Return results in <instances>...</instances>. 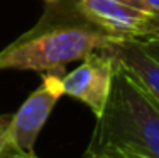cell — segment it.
<instances>
[{
    "instance_id": "obj_1",
    "label": "cell",
    "mask_w": 159,
    "mask_h": 158,
    "mask_svg": "<svg viewBox=\"0 0 159 158\" xmlns=\"http://www.w3.org/2000/svg\"><path fill=\"white\" fill-rule=\"evenodd\" d=\"M120 37L105 32L78 12L76 5L61 9L49 3L39 22L0 51L2 70H27L61 75L64 66L85 60L90 53L108 50Z\"/></svg>"
},
{
    "instance_id": "obj_2",
    "label": "cell",
    "mask_w": 159,
    "mask_h": 158,
    "mask_svg": "<svg viewBox=\"0 0 159 158\" xmlns=\"http://www.w3.org/2000/svg\"><path fill=\"white\" fill-rule=\"evenodd\" d=\"M100 148L134 158H159V102L117 61L107 107L86 150Z\"/></svg>"
},
{
    "instance_id": "obj_3",
    "label": "cell",
    "mask_w": 159,
    "mask_h": 158,
    "mask_svg": "<svg viewBox=\"0 0 159 158\" xmlns=\"http://www.w3.org/2000/svg\"><path fill=\"white\" fill-rule=\"evenodd\" d=\"M61 95H64L61 75L44 73L43 85L24 100L7 124V141L22 151L34 153L37 136Z\"/></svg>"
},
{
    "instance_id": "obj_4",
    "label": "cell",
    "mask_w": 159,
    "mask_h": 158,
    "mask_svg": "<svg viewBox=\"0 0 159 158\" xmlns=\"http://www.w3.org/2000/svg\"><path fill=\"white\" fill-rule=\"evenodd\" d=\"M115 58L108 50L93 51L71 73L61 77L63 92L92 109L98 119L107 107L112 92Z\"/></svg>"
},
{
    "instance_id": "obj_5",
    "label": "cell",
    "mask_w": 159,
    "mask_h": 158,
    "mask_svg": "<svg viewBox=\"0 0 159 158\" xmlns=\"http://www.w3.org/2000/svg\"><path fill=\"white\" fill-rule=\"evenodd\" d=\"M86 21L117 37L139 39L154 12L141 0H75Z\"/></svg>"
},
{
    "instance_id": "obj_6",
    "label": "cell",
    "mask_w": 159,
    "mask_h": 158,
    "mask_svg": "<svg viewBox=\"0 0 159 158\" xmlns=\"http://www.w3.org/2000/svg\"><path fill=\"white\" fill-rule=\"evenodd\" d=\"M115 61L122 65L159 102V58L139 39L120 37L108 48Z\"/></svg>"
},
{
    "instance_id": "obj_7",
    "label": "cell",
    "mask_w": 159,
    "mask_h": 158,
    "mask_svg": "<svg viewBox=\"0 0 159 158\" xmlns=\"http://www.w3.org/2000/svg\"><path fill=\"white\" fill-rule=\"evenodd\" d=\"M139 41L146 43L147 46H157L159 48V14L154 12V16L151 17L149 24L146 26L142 36L139 37Z\"/></svg>"
},
{
    "instance_id": "obj_8",
    "label": "cell",
    "mask_w": 159,
    "mask_h": 158,
    "mask_svg": "<svg viewBox=\"0 0 159 158\" xmlns=\"http://www.w3.org/2000/svg\"><path fill=\"white\" fill-rule=\"evenodd\" d=\"M83 158H134V156L124 155V153L112 148H100V150H86Z\"/></svg>"
},
{
    "instance_id": "obj_9",
    "label": "cell",
    "mask_w": 159,
    "mask_h": 158,
    "mask_svg": "<svg viewBox=\"0 0 159 158\" xmlns=\"http://www.w3.org/2000/svg\"><path fill=\"white\" fill-rule=\"evenodd\" d=\"M0 158H39L36 156V153H27V151H22V150L12 146L9 141L3 145V148L0 150Z\"/></svg>"
},
{
    "instance_id": "obj_10",
    "label": "cell",
    "mask_w": 159,
    "mask_h": 158,
    "mask_svg": "<svg viewBox=\"0 0 159 158\" xmlns=\"http://www.w3.org/2000/svg\"><path fill=\"white\" fill-rule=\"evenodd\" d=\"M5 143H7V124H2V121H0V150L3 148Z\"/></svg>"
},
{
    "instance_id": "obj_11",
    "label": "cell",
    "mask_w": 159,
    "mask_h": 158,
    "mask_svg": "<svg viewBox=\"0 0 159 158\" xmlns=\"http://www.w3.org/2000/svg\"><path fill=\"white\" fill-rule=\"evenodd\" d=\"M142 3H146L147 9H151L152 12L159 14V0H141Z\"/></svg>"
},
{
    "instance_id": "obj_12",
    "label": "cell",
    "mask_w": 159,
    "mask_h": 158,
    "mask_svg": "<svg viewBox=\"0 0 159 158\" xmlns=\"http://www.w3.org/2000/svg\"><path fill=\"white\" fill-rule=\"evenodd\" d=\"M48 3H54V2H58V0H46Z\"/></svg>"
}]
</instances>
